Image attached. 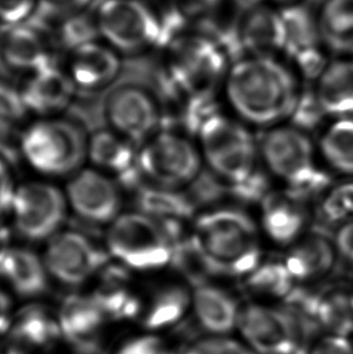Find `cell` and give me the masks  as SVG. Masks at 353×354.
<instances>
[{"label": "cell", "mask_w": 353, "mask_h": 354, "mask_svg": "<svg viewBox=\"0 0 353 354\" xmlns=\"http://www.w3.org/2000/svg\"><path fill=\"white\" fill-rule=\"evenodd\" d=\"M263 242L257 218L244 207H208L197 212L178 241L176 266L191 284L244 278L263 261Z\"/></svg>", "instance_id": "cell-1"}, {"label": "cell", "mask_w": 353, "mask_h": 354, "mask_svg": "<svg viewBox=\"0 0 353 354\" xmlns=\"http://www.w3.org/2000/svg\"><path fill=\"white\" fill-rule=\"evenodd\" d=\"M302 86L283 58L248 55L230 64L220 100L231 115L264 132L287 124Z\"/></svg>", "instance_id": "cell-2"}, {"label": "cell", "mask_w": 353, "mask_h": 354, "mask_svg": "<svg viewBox=\"0 0 353 354\" xmlns=\"http://www.w3.org/2000/svg\"><path fill=\"white\" fill-rule=\"evenodd\" d=\"M160 50L163 53L160 82L170 101L220 96L233 61L215 40L188 29L168 40Z\"/></svg>", "instance_id": "cell-3"}, {"label": "cell", "mask_w": 353, "mask_h": 354, "mask_svg": "<svg viewBox=\"0 0 353 354\" xmlns=\"http://www.w3.org/2000/svg\"><path fill=\"white\" fill-rule=\"evenodd\" d=\"M260 162L277 187L306 197H320L334 183L312 136L284 124L259 138Z\"/></svg>", "instance_id": "cell-4"}, {"label": "cell", "mask_w": 353, "mask_h": 354, "mask_svg": "<svg viewBox=\"0 0 353 354\" xmlns=\"http://www.w3.org/2000/svg\"><path fill=\"white\" fill-rule=\"evenodd\" d=\"M195 140L205 168L224 187L244 182L262 167L254 129L224 109L201 126Z\"/></svg>", "instance_id": "cell-5"}, {"label": "cell", "mask_w": 353, "mask_h": 354, "mask_svg": "<svg viewBox=\"0 0 353 354\" xmlns=\"http://www.w3.org/2000/svg\"><path fill=\"white\" fill-rule=\"evenodd\" d=\"M176 234L143 212L121 213L107 232V250L115 263L131 272H158L173 266Z\"/></svg>", "instance_id": "cell-6"}, {"label": "cell", "mask_w": 353, "mask_h": 354, "mask_svg": "<svg viewBox=\"0 0 353 354\" xmlns=\"http://www.w3.org/2000/svg\"><path fill=\"white\" fill-rule=\"evenodd\" d=\"M143 180L176 190H186L205 168L195 139L179 129L163 127L138 148Z\"/></svg>", "instance_id": "cell-7"}, {"label": "cell", "mask_w": 353, "mask_h": 354, "mask_svg": "<svg viewBox=\"0 0 353 354\" xmlns=\"http://www.w3.org/2000/svg\"><path fill=\"white\" fill-rule=\"evenodd\" d=\"M87 140L77 126L55 118L28 124L19 139L24 161L46 177H62L79 171L87 156Z\"/></svg>", "instance_id": "cell-8"}, {"label": "cell", "mask_w": 353, "mask_h": 354, "mask_svg": "<svg viewBox=\"0 0 353 354\" xmlns=\"http://www.w3.org/2000/svg\"><path fill=\"white\" fill-rule=\"evenodd\" d=\"M95 17L100 40L119 53H141L160 46L161 19L143 0H103Z\"/></svg>", "instance_id": "cell-9"}, {"label": "cell", "mask_w": 353, "mask_h": 354, "mask_svg": "<svg viewBox=\"0 0 353 354\" xmlns=\"http://www.w3.org/2000/svg\"><path fill=\"white\" fill-rule=\"evenodd\" d=\"M67 207L64 192L53 184L27 182L17 187L10 214L19 235L43 241L60 232Z\"/></svg>", "instance_id": "cell-10"}, {"label": "cell", "mask_w": 353, "mask_h": 354, "mask_svg": "<svg viewBox=\"0 0 353 354\" xmlns=\"http://www.w3.org/2000/svg\"><path fill=\"white\" fill-rule=\"evenodd\" d=\"M109 129L137 147L165 124V108L156 97L142 87L126 85L110 93L105 106Z\"/></svg>", "instance_id": "cell-11"}, {"label": "cell", "mask_w": 353, "mask_h": 354, "mask_svg": "<svg viewBox=\"0 0 353 354\" xmlns=\"http://www.w3.org/2000/svg\"><path fill=\"white\" fill-rule=\"evenodd\" d=\"M48 274L67 286H80L105 268V254L77 231H60L48 239L44 252Z\"/></svg>", "instance_id": "cell-12"}, {"label": "cell", "mask_w": 353, "mask_h": 354, "mask_svg": "<svg viewBox=\"0 0 353 354\" xmlns=\"http://www.w3.org/2000/svg\"><path fill=\"white\" fill-rule=\"evenodd\" d=\"M257 221L264 241L288 249L310 230L309 198L276 187L259 205Z\"/></svg>", "instance_id": "cell-13"}, {"label": "cell", "mask_w": 353, "mask_h": 354, "mask_svg": "<svg viewBox=\"0 0 353 354\" xmlns=\"http://www.w3.org/2000/svg\"><path fill=\"white\" fill-rule=\"evenodd\" d=\"M119 184L96 168L73 173L66 187V200L78 216L96 225H110L121 214Z\"/></svg>", "instance_id": "cell-14"}, {"label": "cell", "mask_w": 353, "mask_h": 354, "mask_svg": "<svg viewBox=\"0 0 353 354\" xmlns=\"http://www.w3.org/2000/svg\"><path fill=\"white\" fill-rule=\"evenodd\" d=\"M237 326L259 353L301 354L296 328L283 308L251 304L239 311Z\"/></svg>", "instance_id": "cell-15"}, {"label": "cell", "mask_w": 353, "mask_h": 354, "mask_svg": "<svg viewBox=\"0 0 353 354\" xmlns=\"http://www.w3.org/2000/svg\"><path fill=\"white\" fill-rule=\"evenodd\" d=\"M138 148L111 129H103L87 140V156L92 167L118 184L141 187L143 177L139 169Z\"/></svg>", "instance_id": "cell-16"}, {"label": "cell", "mask_w": 353, "mask_h": 354, "mask_svg": "<svg viewBox=\"0 0 353 354\" xmlns=\"http://www.w3.org/2000/svg\"><path fill=\"white\" fill-rule=\"evenodd\" d=\"M239 43L242 57L276 56L286 53V27L281 10L259 3L246 11L239 28Z\"/></svg>", "instance_id": "cell-17"}, {"label": "cell", "mask_w": 353, "mask_h": 354, "mask_svg": "<svg viewBox=\"0 0 353 354\" xmlns=\"http://www.w3.org/2000/svg\"><path fill=\"white\" fill-rule=\"evenodd\" d=\"M77 86L68 73L53 63L26 75L19 88L30 114L53 118L72 103Z\"/></svg>", "instance_id": "cell-18"}, {"label": "cell", "mask_w": 353, "mask_h": 354, "mask_svg": "<svg viewBox=\"0 0 353 354\" xmlns=\"http://www.w3.org/2000/svg\"><path fill=\"white\" fill-rule=\"evenodd\" d=\"M0 37V59L14 72L30 73L51 64V40L29 24L4 28Z\"/></svg>", "instance_id": "cell-19"}, {"label": "cell", "mask_w": 353, "mask_h": 354, "mask_svg": "<svg viewBox=\"0 0 353 354\" xmlns=\"http://www.w3.org/2000/svg\"><path fill=\"white\" fill-rule=\"evenodd\" d=\"M120 71L119 53L100 39L72 50L66 69L77 88L89 91L108 86L118 77Z\"/></svg>", "instance_id": "cell-20"}, {"label": "cell", "mask_w": 353, "mask_h": 354, "mask_svg": "<svg viewBox=\"0 0 353 354\" xmlns=\"http://www.w3.org/2000/svg\"><path fill=\"white\" fill-rule=\"evenodd\" d=\"M339 255L334 239L322 231L309 230L286 249L283 261L296 283L320 281L334 270Z\"/></svg>", "instance_id": "cell-21"}, {"label": "cell", "mask_w": 353, "mask_h": 354, "mask_svg": "<svg viewBox=\"0 0 353 354\" xmlns=\"http://www.w3.org/2000/svg\"><path fill=\"white\" fill-rule=\"evenodd\" d=\"M131 273L127 268L115 263L105 265L95 277V288L90 295L108 319L126 321L141 313L142 304Z\"/></svg>", "instance_id": "cell-22"}, {"label": "cell", "mask_w": 353, "mask_h": 354, "mask_svg": "<svg viewBox=\"0 0 353 354\" xmlns=\"http://www.w3.org/2000/svg\"><path fill=\"white\" fill-rule=\"evenodd\" d=\"M57 318L62 337L82 351L95 350L108 321L90 294L66 297L58 310Z\"/></svg>", "instance_id": "cell-23"}, {"label": "cell", "mask_w": 353, "mask_h": 354, "mask_svg": "<svg viewBox=\"0 0 353 354\" xmlns=\"http://www.w3.org/2000/svg\"><path fill=\"white\" fill-rule=\"evenodd\" d=\"M138 211L170 226L178 237L185 234L197 214V207L185 190L144 184L138 187Z\"/></svg>", "instance_id": "cell-24"}, {"label": "cell", "mask_w": 353, "mask_h": 354, "mask_svg": "<svg viewBox=\"0 0 353 354\" xmlns=\"http://www.w3.org/2000/svg\"><path fill=\"white\" fill-rule=\"evenodd\" d=\"M48 276L43 257L30 249L8 245L0 257V277L21 297L44 294L48 289Z\"/></svg>", "instance_id": "cell-25"}, {"label": "cell", "mask_w": 353, "mask_h": 354, "mask_svg": "<svg viewBox=\"0 0 353 354\" xmlns=\"http://www.w3.org/2000/svg\"><path fill=\"white\" fill-rule=\"evenodd\" d=\"M312 86L330 120L353 118V57L330 61Z\"/></svg>", "instance_id": "cell-26"}, {"label": "cell", "mask_w": 353, "mask_h": 354, "mask_svg": "<svg viewBox=\"0 0 353 354\" xmlns=\"http://www.w3.org/2000/svg\"><path fill=\"white\" fill-rule=\"evenodd\" d=\"M192 305L206 330L224 334L237 324L239 311L234 297L215 284L203 282L194 286Z\"/></svg>", "instance_id": "cell-27"}, {"label": "cell", "mask_w": 353, "mask_h": 354, "mask_svg": "<svg viewBox=\"0 0 353 354\" xmlns=\"http://www.w3.org/2000/svg\"><path fill=\"white\" fill-rule=\"evenodd\" d=\"M316 144L332 174L353 178V118L329 120L318 132Z\"/></svg>", "instance_id": "cell-28"}, {"label": "cell", "mask_w": 353, "mask_h": 354, "mask_svg": "<svg viewBox=\"0 0 353 354\" xmlns=\"http://www.w3.org/2000/svg\"><path fill=\"white\" fill-rule=\"evenodd\" d=\"M317 17L325 50L353 57V0H327Z\"/></svg>", "instance_id": "cell-29"}, {"label": "cell", "mask_w": 353, "mask_h": 354, "mask_svg": "<svg viewBox=\"0 0 353 354\" xmlns=\"http://www.w3.org/2000/svg\"><path fill=\"white\" fill-rule=\"evenodd\" d=\"M320 294L307 288L294 287L283 299V311L291 318L300 344L301 354L305 353L306 346L322 328L320 319Z\"/></svg>", "instance_id": "cell-30"}, {"label": "cell", "mask_w": 353, "mask_h": 354, "mask_svg": "<svg viewBox=\"0 0 353 354\" xmlns=\"http://www.w3.org/2000/svg\"><path fill=\"white\" fill-rule=\"evenodd\" d=\"M281 14L287 35L286 53L283 57L289 59L296 53L323 46L318 17L306 6L296 3L288 4L281 10Z\"/></svg>", "instance_id": "cell-31"}, {"label": "cell", "mask_w": 353, "mask_h": 354, "mask_svg": "<svg viewBox=\"0 0 353 354\" xmlns=\"http://www.w3.org/2000/svg\"><path fill=\"white\" fill-rule=\"evenodd\" d=\"M220 0H163L161 11H158L163 24V38L160 46L176 34L195 29L210 16Z\"/></svg>", "instance_id": "cell-32"}, {"label": "cell", "mask_w": 353, "mask_h": 354, "mask_svg": "<svg viewBox=\"0 0 353 354\" xmlns=\"http://www.w3.org/2000/svg\"><path fill=\"white\" fill-rule=\"evenodd\" d=\"M192 294L183 286L163 288L153 297L144 315V326L148 330H160L181 321L189 305Z\"/></svg>", "instance_id": "cell-33"}, {"label": "cell", "mask_w": 353, "mask_h": 354, "mask_svg": "<svg viewBox=\"0 0 353 354\" xmlns=\"http://www.w3.org/2000/svg\"><path fill=\"white\" fill-rule=\"evenodd\" d=\"M244 286L254 295L264 297L284 299L296 287L286 263L282 260H265L247 274Z\"/></svg>", "instance_id": "cell-34"}, {"label": "cell", "mask_w": 353, "mask_h": 354, "mask_svg": "<svg viewBox=\"0 0 353 354\" xmlns=\"http://www.w3.org/2000/svg\"><path fill=\"white\" fill-rule=\"evenodd\" d=\"M320 319L322 328L345 337L353 331V292L335 289L320 294Z\"/></svg>", "instance_id": "cell-35"}, {"label": "cell", "mask_w": 353, "mask_h": 354, "mask_svg": "<svg viewBox=\"0 0 353 354\" xmlns=\"http://www.w3.org/2000/svg\"><path fill=\"white\" fill-rule=\"evenodd\" d=\"M57 15H60V19L53 27V34L56 41L68 53L84 44L100 39L95 12L89 15L87 10Z\"/></svg>", "instance_id": "cell-36"}, {"label": "cell", "mask_w": 353, "mask_h": 354, "mask_svg": "<svg viewBox=\"0 0 353 354\" xmlns=\"http://www.w3.org/2000/svg\"><path fill=\"white\" fill-rule=\"evenodd\" d=\"M318 213L327 224L343 225L353 221V178L333 183L320 196Z\"/></svg>", "instance_id": "cell-37"}, {"label": "cell", "mask_w": 353, "mask_h": 354, "mask_svg": "<svg viewBox=\"0 0 353 354\" xmlns=\"http://www.w3.org/2000/svg\"><path fill=\"white\" fill-rule=\"evenodd\" d=\"M329 120L316 96L314 86L304 84L287 124L312 136L314 132H320Z\"/></svg>", "instance_id": "cell-38"}, {"label": "cell", "mask_w": 353, "mask_h": 354, "mask_svg": "<svg viewBox=\"0 0 353 354\" xmlns=\"http://www.w3.org/2000/svg\"><path fill=\"white\" fill-rule=\"evenodd\" d=\"M276 187L275 182L262 166L251 177L244 179V182L225 187V189L228 195L234 198L241 207L254 206L258 208L259 205Z\"/></svg>", "instance_id": "cell-39"}, {"label": "cell", "mask_w": 353, "mask_h": 354, "mask_svg": "<svg viewBox=\"0 0 353 354\" xmlns=\"http://www.w3.org/2000/svg\"><path fill=\"white\" fill-rule=\"evenodd\" d=\"M30 115L19 88L0 82V132H14Z\"/></svg>", "instance_id": "cell-40"}, {"label": "cell", "mask_w": 353, "mask_h": 354, "mask_svg": "<svg viewBox=\"0 0 353 354\" xmlns=\"http://www.w3.org/2000/svg\"><path fill=\"white\" fill-rule=\"evenodd\" d=\"M40 6V0H0V26L4 28L28 24Z\"/></svg>", "instance_id": "cell-41"}, {"label": "cell", "mask_w": 353, "mask_h": 354, "mask_svg": "<svg viewBox=\"0 0 353 354\" xmlns=\"http://www.w3.org/2000/svg\"><path fill=\"white\" fill-rule=\"evenodd\" d=\"M183 354H253L244 346L226 339H207L199 341Z\"/></svg>", "instance_id": "cell-42"}, {"label": "cell", "mask_w": 353, "mask_h": 354, "mask_svg": "<svg viewBox=\"0 0 353 354\" xmlns=\"http://www.w3.org/2000/svg\"><path fill=\"white\" fill-rule=\"evenodd\" d=\"M17 187L11 168L0 156V219L10 214Z\"/></svg>", "instance_id": "cell-43"}, {"label": "cell", "mask_w": 353, "mask_h": 354, "mask_svg": "<svg viewBox=\"0 0 353 354\" xmlns=\"http://www.w3.org/2000/svg\"><path fill=\"white\" fill-rule=\"evenodd\" d=\"M116 354H171L156 336H139L125 342Z\"/></svg>", "instance_id": "cell-44"}, {"label": "cell", "mask_w": 353, "mask_h": 354, "mask_svg": "<svg viewBox=\"0 0 353 354\" xmlns=\"http://www.w3.org/2000/svg\"><path fill=\"white\" fill-rule=\"evenodd\" d=\"M333 239L339 259L353 268V221L340 225Z\"/></svg>", "instance_id": "cell-45"}, {"label": "cell", "mask_w": 353, "mask_h": 354, "mask_svg": "<svg viewBox=\"0 0 353 354\" xmlns=\"http://www.w3.org/2000/svg\"><path fill=\"white\" fill-rule=\"evenodd\" d=\"M311 354H353V346L343 336H330L320 341Z\"/></svg>", "instance_id": "cell-46"}, {"label": "cell", "mask_w": 353, "mask_h": 354, "mask_svg": "<svg viewBox=\"0 0 353 354\" xmlns=\"http://www.w3.org/2000/svg\"><path fill=\"white\" fill-rule=\"evenodd\" d=\"M93 1L95 0H40V5H45L56 14H67L87 11Z\"/></svg>", "instance_id": "cell-47"}, {"label": "cell", "mask_w": 353, "mask_h": 354, "mask_svg": "<svg viewBox=\"0 0 353 354\" xmlns=\"http://www.w3.org/2000/svg\"><path fill=\"white\" fill-rule=\"evenodd\" d=\"M14 316L11 297L0 286V335L9 333Z\"/></svg>", "instance_id": "cell-48"}, {"label": "cell", "mask_w": 353, "mask_h": 354, "mask_svg": "<svg viewBox=\"0 0 353 354\" xmlns=\"http://www.w3.org/2000/svg\"><path fill=\"white\" fill-rule=\"evenodd\" d=\"M275 1H280V3H286L288 4H293V3H296V0H275Z\"/></svg>", "instance_id": "cell-49"}]
</instances>
